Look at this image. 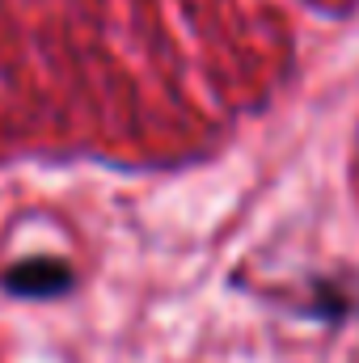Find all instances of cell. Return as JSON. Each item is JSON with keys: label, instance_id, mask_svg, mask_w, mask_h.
I'll use <instances>...</instances> for the list:
<instances>
[{"label": "cell", "instance_id": "obj_1", "mask_svg": "<svg viewBox=\"0 0 359 363\" xmlns=\"http://www.w3.org/2000/svg\"><path fill=\"white\" fill-rule=\"evenodd\" d=\"M68 283H72V271L55 258H30V262L4 271V287L17 296H60V291H68Z\"/></svg>", "mask_w": 359, "mask_h": 363}]
</instances>
